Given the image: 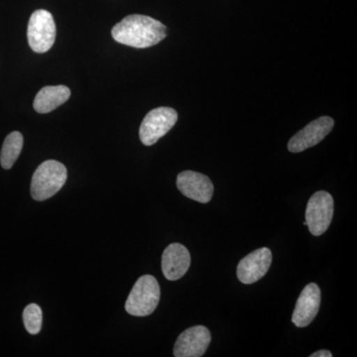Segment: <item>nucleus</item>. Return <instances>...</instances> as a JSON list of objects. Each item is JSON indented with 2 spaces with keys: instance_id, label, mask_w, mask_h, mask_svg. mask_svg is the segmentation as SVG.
<instances>
[{
  "instance_id": "1",
  "label": "nucleus",
  "mask_w": 357,
  "mask_h": 357,
  "mask_svg": "<svg viewBox=\"0 0 357 357\" xmlns=\"http://www.w3.org/2000/svg\"><path fill=\"white\" fill-rule=\"evenodd\" d=\"M112 35L119 43L144 49L155 46L165 39L167 28L163 23L149 16L133 14L114 25Z\"/></svg>"
},
{
  "instance_id": "2",
  "label": "nucleus",
  "mask_w": 357,
  "mask_h": 357,
  "mask_svg": "<svg viewBox=\"0 0 357 357\" xmlns=\"http://www.w3.org/2000/svg\"><path fill=\"white\" fill-rule=\"evenodd\" d=\"M66 167L55 160L45 161L33 174L31 196L35 201L42 202L57 194L67 181Z\"/></svg>"
},
{
  "instance_id": "3",
  "label": "nucleus",
  "mask_w": 357,
  "mask_h": 357,
  "mask_svg": "<svg viewBox=\"0 0 357 357\" xmlns=\"http://www.w3.org/2000/svg\"><path fill=\"white\" fill-rule=\"evenodd\" d=\"M161 291L156 278L151 275L141 276L126 300V312L131 316H149L158 306Z\"/></svg>"
},
{
  "instance_id": "4",
  "label": "nucleus",
  "mask_w": 357,
  "mask_h": 357,
  "mask_svg": "<svg viewBox=\"0 0 357 357\" xmlns=\"http://www.w3.org/2000/svg\"><path fill=\"white\" fill-rule=\"evenodd\" d=\"M56 32L53 15L44 9L35 11L28 23L27 37L30 48L40 54L50 50L55 43Z\"/></svg>"
},
{
  "instance_id": "5",
  "label": "nucleus",
  "mask_w": 357,
  "mask_h": 357,
  "mask_svg": "<svg viewBox=\"0 0 357 357\" xmlns=\"http://www.w3.org/2000/svg\"><path fill=\"white\" fill-rule=\"evenodd\" d=\"M177 121V112L171 107H158L151 110L140 126L141 142L146 146L154 145L174 128Z\"/></svg>"
},
{
  "instance_id": "6",
  "label": "nucleus",
  "mask_w": 357,
  "mask_h": 357,
  "mask_svg": "<svg viewBox=\"0 0 357 357\" xmlns=\"http://www.w3.org/2000/svg\"><path fill=\"white\" fill-rule=\"evenodd\" d=\"M333 199L328 192H314L309 199L306 210L307 227L314 236L325 234L332 223Z\"/></svg>"
},
{
  "instance_id": "7",
  "label": "nucleus",
  "mask_w": 357,
  "mask_h": 357,
  "mask_svg": "<svg viewBox=\"0 0 357 357\" xmlns=\"http://www.w3.org/2000/svg\"><path fill=\"white\" fill-rule=\"evenodd\" d=\"M335 126L332 117L321 116L295 134L288 143V150L292 153H300L304 150L314 147L325 139Z\"/></svg>"
},
{
  "instance_id": "8",
  "label": "nucleus",
  "mask_w": 357,
  "mask_h": 357,
  "mask_svg": "<svg viewBox=\"0 0 357 357\" xmlns=\"http://www.w3.org/2000/svg\"><path fill=\"white\" fill-rule=\"evenodd\" d=\"M210 331L204 326L188 328L181 333L174 347V356L201 357L211 344Z\"/></svg>"
},
{
  "instance_id": "9",
  "label": "nucleus",
  "mask_w": 357,
  "mask_h": 357,
  "mask_svg": "<svg viewBox=\"0 0 357 357\" xmlns=\"http://www.w3.org/2000/svg\"><path fill=\"white\" fill-rule=\"evenodd\" d=\"M272 252L269 248L256 249L245 256L237 266V278L243 284H253L265 276L271 266Z\"/></svg>"
},
{
  "instance_id": "10",
  "label": "nucleus",
  "mask_w": 357,
  "mask_h": 357,
  "mask_svg": "<svg viewBox=\"0 0 357 357\" xmlns=\"http://www.w3.org/2000/svg\"><path fill=\"white\" fill-rule=\"evenodd\" d=\"M177 187L178 191L185 197L199 203H208L213 198V183L211 178L204 174L184 171L178 175Z\"/></svg>"
},
{
  "instance_id": "11",
  "label": "nucleus",
  "mask_w": 357,
  "mask_h": 357,
  "mask_svg": "<svg viewBox=\"0 0 357 357\" xmlns=\"http://www.w3.org/2000/svg\"><path fill=\"white\" fill-rule=\"evenodd\" d=\"M321 306V290L316 283H310L298 298L292 321L298 328H305L314 321Z\"/></svg>"
},
{
  "instance_id": "12",
  "label": "nucleus",
  "mask_w": 357,
  "mask_h": 357,
  "mask_svg": "<svg viewBox=\"0 0 357 357\" xmlns=\"http://www.w3.org/2000/svg\"><path fill=\"white\" fill-rule=\"evenodd\" d=\"M191 265V255L183 244L172 243L162 255V271L169 281L182 278Z\"/></svg>"
},
{
  "instance_id": "13",
  "label": "nucleus",
  "mask_w": 357,
  "mask_h": 357,
  "mask_svg": "<svg viewBox=\"0 0 357 357\" xmlns=\"http://www.w3.org/2000/svg\"><path fill=\"white\" fill-rule=\"evenodd\" d=\"M70 96V91L68 86H45L37 93L33 107L38 114H49L67 102Z\"/></svg>"
},
{
  "instance_id": "14",
  "label": "nucleus",
  "mask_w": 357,
  "mask_h": 357,
  "mask_svg": "<svg viewBox=\"0 0 357 357\" xmlns=\"http://www.w3.org/2000/svg\"><path fill=\"white\" fill-rule=\"evenodd\" d=\"M23 147V135L18 131L7 135L2 145L0 154V164L6 170L13 168L16 160L18 159Z\"/></svg>"
},
{
  "instance_id": "15",
  "label": "nucleus",
  "mask_w": 357,
  "mask_h": 357,
  "mask_svg": "<svg viewBox=\"0 0 357 357\" xmlns=\"http://www.w3.org/2000/svg\"><path fill=\"white\" fill-rule=\"evenodd\" d=\"M42 314L41 307L37 304H30L25 307L23 312V323H24L26 331L30 335H37L40 333L42 328Z\"/></svg>"
},
{
  "instance_id": "16",
  "label": "nucleus",
  "mask_w": 357,
  "mask_h": 357,
  "mask_svg": "<svg viewBox=\"0 0 357 357\" xmlns=\"http://www.w3.org/2000/svg\"><path fill=\"white\" fill-rule=\"evenodd\" d=\"M332 352L328 351H319L314 352L310 357H332Z\"/></svg>"
}]
</instances>
